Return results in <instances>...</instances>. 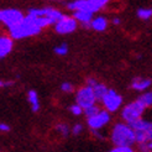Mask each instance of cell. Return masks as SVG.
<instances>
[{"instance_id":"cell-1","label":"cell","mask_w":152,"mask_h":152,"mask_svg":"<svg viewBox=\"0 0 152 152\" xmlns=\"http://www.w3.org/2000/svg\"><path fill=\"white\" fill-rule=\"evenodd\" d=\"M9 31H10V36L12 39L19 40V39H25V37L37 35L41 31V27L36 24L34 16L27 15V16L24 18V20L20 21L19 24L10 27Z\"/></svg>"},{"instance_id":"cell-2","label":"cell","mask_w":152,"mask_h":152,"mask_svg":"<svg viewBox=\"0 0 152 152\" xmlns=\"http://www.w3.org/2000/svg\"><path fill=\"white\" fill-rule=\"evenodd\" d=\"M111 141L115 146H132L136 142L135 130L130 124H116L111 132Z\"/></svg>"},{"instance_id":"cell-3","label":"cell","mask_w":152,"mask_h":152,"mask_svg":"<svg viewBox=\"0 0 152 152\" xmlns=\"http://www.w3.org/2000/svg\"><path fill=\"white\" fill-rule=\"evenodd\" d=\"M109 0H75L67 5L69 10H86L90 12H95L108 4Z\"/></svg>"},{"instance_id":"cell-4","label":"cell","mask_w":152,"mask_h":152,"mask_svg":"<svg viewBox=\"0 0 152 152\" xmlns=\"http://www.w3.org/2000/svg\"><path fill=\"white\" fill-rule=\"evenodd\" d=\"M145 108L146 106L143 105L139 99L134 102V103H130L127 104L125 108L123 109V114H121V116H123V119L126 121L127 124L132 123V121L137 120L142 116L143 111H145Z\"/></svg>"},{"instance_id":"cell-5","label":"cell","mask_w":152,"mask_h":152,"mask_svg":"<svg viewBox=\"0 0 152 152\" xmlns=\"http://www.w3.org/2000/svg\"><path fill=\"white\" fill-rule=\"evenodd\" d=\"M96 100V96L94 93L93 87L87 86L84 88H80L77 93V103L82 106L83 109L88 108V106L93 105Z\"/></svg>"},{"instance_id":"cell-6","label":"cell","mask_w":152,"mask_h":152,"mask_svg":"<svg viewBox=\"0 0 152 152\" xmlns=\"http://www.w3.org/2000/svg\"><path fill=\"white\" fill-rule=\"evenodd\" d=\"M22 20H24V15L16 9H5L0 11V21L9 28L12 27L14 25L19 24Z\"/></svg>"},{"instance_id":"cell-7","label":"cell","mask_w":152,"mask_h":152,"mask_svg":"<svg viewBox=\"0 0 152 152\" xmlns=\"http://www.w3.org/2000/svg\"><path fill=\"white\" fill-rule=\"evenodd\" d=\"M102 102L105 106V109L108 111H110V113H113V111H116L120 108L121 103H123V98H121L115 90L109 89Z\"/></svg>"},{"instance_id":"cell-8","label":"cell","mask_w":152,"mask_h":152,"mask_svg":"<svg viewBox=\"0 0 152 152\" xmlns=\"http://www.w3.org/2000/svg\"><path fill=\"white\" fill-rule=\"evenodd\" d=\"M75 28H77V19H75L74 16L73 18L64 16L63 19L57 21L56 25H55V30L61 35L71 34V32L74 31Z\"/></svg>"},{"instance_id":"cell-9","label":"cell","mask_w":152,"mask_h":152,"mask_svg":"<svg viewBox=\"0 0 152 152\" xmlns=\"http://www.w3.org/2000/svg\"><path fill=\"white\" fill-rule=\"evenodd\" d=\"M109 120H110L109 111L100 110L98 114H95L94 116L88 118V125L92 130L95 131V130H98V129H102L103 126H105L109 123Z\"/></svg>"},{"instance_id":"cell-10","label":"cell","mask_w":152,"mask_h":152,"mask_svg":"<svg viewBox=\"0 0 152 152\" xmlns=\"http://www.w3.org/2000/svg\"><path fill=\"white\" fill-rule=\"evenodd\" d=\"M73 16L79 22H82V25L84 27H90V22H92V19H93V12L86 11V10H75Z\"/></svg>"},{"instance_id":"cell-11","label":"cell","mask_w":152,"mask_h":152,"mask_svg":"<svg viewBox=\"0 0 152 152\" xmlns=\"http://www.w3.org/2000/svg\"><path fill=\"white\" fill-rule=\"evenodd\" d=\"M11 48H12V37L3 36L0 39V57L4 58L5 56H7L10 53Z\"/></svg>"},{"instance_id":"cell-12","label":"cell","mask_w":152,"mask_h":152,"mask_svg":"<svg viewBox=\"0 0 152 152\" xmlns=\"http://www.w3.org/2000/svg\"><path fill=\"white\" fill-rule=\"evenodd\" d=\"M106 26H108V21H106V19L103 16L96 18L90 22V27L93 30H95V31H104L106 28Z\"/></svg>"},{"instance_id":"cell-13","label":"cell","mask_w":152,"mask_h":152,"mask_svg":"<svg viewBox=\"0 0 152 152\" xmlns=\"http://www.w3.org/2000/svg\"><path fill=\"white\" fill-rule=\"evenodd\" d=\"M150 86H151V80L150 79H142V78H136L131 83V87L136 90H145Z\"/></svg>"},{"instance_id":"cell-14","label":"cell","mask_w":152,"mask_h":152,"mask_svg":"<svg viewBox=\"0 0 152 152\" xmlns=\"http://www.w3.org/2000/svg\"><path fill=\"white\" fill-rule=\"evenodd\" d=\"M27 99L31 104V108L32 111H39L40 109V104H39V96H37V93L35 90H30L28 94H27Z\"/></svg>"},{"instance_id":"cell-15","label":"cell","mask_w":152,"mask_h":152,"mask_svg":"<svg viewBox=\"0 0 152 152\" xmlns=\"http://www.w3.org/2000/svg\"><path fill=\"white\" fill-rule=\"evenodd\" d=\"M93 89H94V93H95V96L98 100H103V98L105 96V94L108 93V90H109L104 84H99V83H96L93 87Z\"/></svg>"},{"instance_id":"cell-16","label":"cell","mask_w":152,"mask_h":152,"mask_svg":"<svg viewBox=\"0 0 152 152\" xmlns=\"http://www.w3.org/2000/svg\"><path fill=\"white\" fill-rule=\"evenodd\" d=\"M148 125H150V121L142 119V118L130 123V126L134 129V130H143V129H147Z\"/></svg>"},{"instance_id":"cell-17","label":"cell","mask_w":152,"mask_h":152,"mask_svg":"<svg viewBox=\"0 0 152 152\" xmlns=\"http://www.w3.org/2000/svg\"><path fill=\"white\" fill-rule=\"evenodd\" d=\"M135 136H136V142L137 143H143V142H148V134L147 130H135Z\"/></svg>"},{"instance_id":"cell-18","label":"cell","mask_w":152,"mask_h":152,"mask_svg":"<svg viewBox=\"0 0 152 152\" xmlns=\"http://www.w3.org/2000/svg\"><path fill=\"white\" fill-rule=\"evenodd\" d=\"M139 100L146 106H152V92H148V93H145V94H142L140 98H139Z\"/></svg>"},{"instance_id":"cell-19","label":"cell","mask_w":152,"mask_h":152,"mask_svg":"<svg viewBox=\"0 0 152 152\" xmlns=\"http://www.w3.org/2000/svg\"><path fill=\"white\" fill-rule=\"evenodd\" d=\"M99 111H100V109L98 108V106H96L95 104L90 105V106H88V108H86V109H84V114H86V116H87V118L94 116L95 114H98Z\"/></svg>"},{"instance_id":"cell-20","label":"cell","mask_w":152,"mask_h":152,"mask_svg":"<svg viewBox=\"0 0 152 152\" xmlns=\"http://www.w3.org/2000/svg\"><path fill=\"white\" fill-rule=\"evenodd\" d=\"M137 16L140 19H143V20H147L152 16V9H140L137 11Z\"/></svg>"},{"instance_id":"cell-21","label":"cell","mask_w":152,"mask_h":152,"mask_svg":"<svg viewBox=\"0 0 152 152\" xmlns=\"http://www.w3.org/2000/svg\"><path fill=\"white\" fill-rule=\"evenodd\" d=\"M55 52L57 53L58 56H64V55H67V52H68L67 45H61V46L56 47V48H55Z\"/></svg>"},{"instance_id":"cell-22","label":"cell","mask_w":152,"mask_h":152,"mask_svg":"<svg viewBox=\"0 0 152 152\" xmlns=\"http://www.w3.org/2000/svg\"><path fill=\"white\" fill-rule=\"evenodd\" d=\"M111 152H132L131 146H115Z\"/></svg>"},{"instance_id":"cell-23","label":"cell","mask_w":152,"mask_h":152,"mask_svg":"<svg viewBox=\"0 0 152 152\" xmlns=\"http://www.w3.org/2000/svg\"><path fill=\"white\" fill-rule=\"evenodd\" d=\"M83 110H84V109H83L78 103L75 104V105H72L71 106V111H72L73 115H80V114L83 113Z\"/></svg>"},{"instance_id":"cell-24","label":"cell","mask_w":152,"mask_h":152,"mask_svg":"<svg viewBox=\"0 0 152 152\" xmlns=\"http://www.w3.org/2000/svg\"><path fill=\"white\" fill-rule=\"evenodd\" d=\"M57 130L62 134L63 136H67L68 135V127H67V125H63V124H59V125H57Z\"/></svg>"},{"instance_id":"cell-25","label":"cell","mask_w":152,"mask_h":152,"mask_svg":"<svg viewBox=\"0 0 152 152\" xmlns=\"http://www.w3.org/2000/svg\"><path fill=\"white\" fill-rule=\"evenodd\" d=\"M61 88H62V90H63V92H66V93L73 92V86L71 84V83H63V84L61 86Z\"/></svg>"},{"instance_id":"cell-26","label":"cell","mask_w":152,"mask_h":152,"mask_svg":"<svg viewBox=\"0 0 152 152\" xmlns=\"http://www.w3.org/2000/svg\"><path fill=\"white\" fill-rule=\"evenodd\" d=\"M82 130H83V126H82L80 124H77V125H74V126H73L72 132H73V135H78V134H80Z\"/></svg>"},{"instance_id":"cell-27","label":"cell","mask_w":152,"mask_h":152,"mask_svg":"<svg viewBox=\"0 0 152 152\" xmlns=\"http://www.w3.org/2000/svg\"><path fill=\"white\" fill-rule=\"evenodd\" d=\"M147 130V134H148V140H152V123H150L148 127L146 129Z\"/></svg>"},{"instance_id":"cell-28","label":"cell","mask_w":152,"mask_h":152,"mask_svg":"<svg viewBox=\"0 0 152 152\" xmlns=\"http://www.w3.org/2000/svg\"><path fill=\"white\" fill-rule=\"evenodd\" d=\"M87 84L90 86V87H94V86L96 84V80H95L94 78H89V79L87 80Z\"/></svg>"},{"instance_id":"cell-29","label":"cell","mask_w":152,"mask_h":152,"mask_svg":"<svg viewBox=\"0 0 152 152\" xmlns=\"http://www.w3.org/2000/svg\"><path fill=\"white\" fill-rule=\"evenodd\" d=\"M0 130L1 131H9L10 127H9V125H6V124H0Z\"/></svg>"},{"instance_id":"cell-30","label":"cell","mask_w":152,"mask_h":152,"mask_svg":"<svg viewBox=\"0 0 152 152\" xmlns=\"http://www.w3.org/2000/svg\"><path fill=\"white\" fill-rule=\"evenodd\" d=\"M0 86L1 87H10V86H12V82H1Z\"/></svg>"},{"instance_id":"cell-31","label":"cell","mask_w":152,"mask_h":152,"mask_svg":"<svg viewBox=\"0 0 152 152\" xmlns=\"http://www.w3.org/2000/svg\"><path fill=\"white\" fill-rule=\"evenodd\" d=\"M113 22H114V24H115V25H119V24H120V20L116 18V19H114V21H113Z\"/></svg>"},{"instance_id":"cell-32","label":"cell","mask_w":152,"mask_h":152,"mask_svg":"<svg viewBox=\"0 0 152 152\" xmlns=\"http://www.w3.org/2000/svg\"><path fill=\"white\" fill-rule=\"evenodd\" d=\"M148 148H150V150H152V140L148 142Z\"/></svg>"}]
</instances>
